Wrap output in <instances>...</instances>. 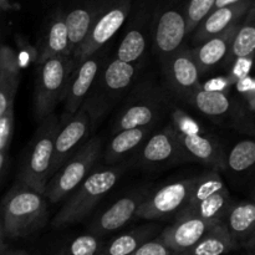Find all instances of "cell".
<instances>
[{"label":"cell","instance_id":"cell-42","mask_svg":"<svg viewBox=\"0 0 255 255\" xmlns=\"http://www.w3.org/2000/svg\"><path fill=\"white\" fill-rule=\"evenodd\" d=\"M243 1H249V0H216L213 5V9H219V7L229 6V5L239 4V2H243Z\"/></svg>","mask_w":255,"mask_h":255},{"label":"cell","instance_id":"cell-13","mask_svg":"<svg viewBox=\"0 0 255 255\" xmlns=\"http://www.w3.org/2000/svg\"><path fill=\"white\" fill-rule=\"evenodd\" d=\"M184 157L177 132L172 126L156 132L143 144L139 163L144 167H162Z\"/></svg>","mask_w":255,"mask_h":255},{"label":"cell","instance_id":"cell-14","mask_svg":"<svg viewBox=\"0 0 255 255\" xmlns=\"http://www.w3.org/2000/svg\"><path fill=\"white\" fill-rule=\"evenodd\" d=\"M144 198H146L144 192H133L115 202L91 224L90 229L92 234L100 238L101 236H106L121 229L136 217L137 211Z\"/></svg>","mask_w":255,"mask_h":255},{"label":"cell","instance_id":"cell-8","mask_svg":"<svg viewBox=\"0 0 255 255\" xmlns=\"http://www.w3.org/2000/svg\"><path fill=\"white\" fill-rule=\"evenodd\" d=\"M196 178L197 177H192L172 182L149 196H146L137 211L136 218L154 221L166 218L177 212L181 213L182 209L188 203Z\"/></svg>","mask_w":255,"mask_h":255},{"label":"cell","instance_id":"cell-7","mask_svg":"<svg viewBox=\"0 0 255 255\" xmlns=\"http://www.w3.org/2000/svg\"><path fill=\"white\" fill-rule=\"evenodd\" d=\"M132 9V0H106L101 4L91 30L81 46L72 55L74 66L97 54L126 22Z\"/></svg>","mask_w":255,"mask_h":255},{"label":"cell","instance_id":"cell-40","mask_svg":"<svg viewBox=\"0 0 255 255\" xmlns=\"http://www.w3.org/2000/svg\"><path fill=\"white\" fill-rule=\"evenodd\" d=\"M231 86H233V82L228 76H219L206 81L201 85L199 89L211 92H228Z\"/></svg>","mask_w":255,"mask_h":255},{"label":"cell","instance_id":"cell-44","mask_svg":"<svg viewBox=\"0 0 255 255\" xmlns=\"http://www.w3.org/2000/svg\"><path fill=\"white\" fill-rule=\"evenodd\" d=\"M5 163H6V153L5 152H0V174L4 171Z\"/></svg>","mask_w":255,"mask_h":255},{"label":"cell","instance_id":"cell-17","mask_svg":"<svg viewBox=\"0 0 255 255\" xmlns=\"http://www.w3.org/2000/svg\"><path fill=\"white\" fill-rule=\"evenodd\" d=\"M183 154L216 168L226 167V157L218 142L203 134H178Z\"/></svg>","mask_w":255,"mask_h":255},{"label":"cell","instance_id":"cell-29","mask_svg":"<svg viewBox=\"0 0 255 255\" xmlns=\"http://www.w3.org/2000/svg\"><path fill=\"white\" fill-rule=\"evenodd\" d=\"M188 101L202 114L211 117H221L232 111L228 92H211L199 89Z\"/></svg>","mask_w":255,"mask_h":255},{"label":"cell","instance_id":"cell-22","mask_svg":"<svg viewBox=\"0 0 255 255\" xmlns=\"http://www.w3.org/2000/svg\"><path fill=\"white\" fill-rule=\"evenodd\" d=\"M152 127L124 129L116 132L107 146L105 159L109 164H116L127 156L138 149V147L148 138Z\"/></svg>","mask_w":255,"mask_h":255},{"label":"cell","instance_id":"cell-39","mask_svg":"<svg viewBox=\"0 0 255 255\" xmlns=\"http://www.w3.org/2000/svg\"><path fill=\"white\" fill-rule=\"evenodd\" d=\"M236 87L238 90L239 94L243 95L247 100H248L249 104V110L252 112L254 111V96H255V84L254 79L248 75V76H244L242 79H239L238 81L236 82Z\"/></svg>","mask_w":255,"mask_h":255},{"label":"cell","instance_id":"cell-43","mask_svg":"<svg viewBox=\"0 0 255 255\" xmlns=\"http://www.w3.org/2000/svg\"><path fill=\"white\" fill-rule=\"evenodd\" d=\"M5 238H6V237H5L1 218H0V255L4 253V252H6V243H5Z\"/></svg>","mask_w":255,"mask_h":255},{"label":"cell","instance_id":"cell-35","mask_svg":"<svg viewBox=\"0 0 255 255\" xmlns=\"http://www.w3.org/2000/svg\"><path fill=\"white\" fill-rule=\"evenodd\" d=\"M173 117V129L178 134H201L202 128L198 122L194 121L191 116L184 114L181 110H176L172 112Z\"/></svg>","mask_w":255,"mask_h":255},{"label":"cell","instance_id":"cell-21","mask_svg":"<svg viewBox=\"0 0 255 255\" xmlns=\"http://www.w3.org/2000/svg\"><path fill=\"white\" fill-rule=\"evenodd\" d=\"M101 4L86 5V6H77L70 10L65 15V24L69 36V49L72 55L77 51L84 40L89 35L92 24L96 19Z\"/></svg>","mask_w":255,"mask_h":255},{"label":"cell","instance_id":"cell-19","mask_svg":"<svg viewBox=\"0 0 255 255\" xmlns=\"http://www.w3.org/2000/svg\"><path fill=\"white\" fill-rule=\"evenodd\" d=\"M161 106L153 99H141L129 104L115 124V132L124 129L153 127L158 121Z\"/></svg>","mask_w":255,"mask_h":255},{"label":"cell","instance_id":"cell-30","mask_svg":"<svg viewBox=\"0 0 255 255\" xmlns=\"http://www.w3.org/2000/svg\"><path fill=\"white\" fill-rule=\"evenodd\" d=\"M17 85H19V65L14 54L0 74V116L14 105Z\"/></svg>","mask_w":255,"mask_h":255},{"label":"cell","instance_id":"cell-12","mask_svg":"<svg viewBox=\"0 0 255 255\" xmlns=\"http://www.w3.org/2000/svg\"><path fill=\"white\" fill-rule=\"evenodd\" d=\"M166 74L171 90L179 97L189 100L201 87V71L192 50L181 49L166 60Z\"/></svg>","mask_w":255,"mask_h":255},{"label":"cell","instance_id":"cell-4","mask_svg":"<svg viewBox=\"0 0 255 255\" xmlns=\"http://www.w3.org/2000/svg\"><path fill=\"white\" fill-rule=\"evenodd\" d=\"M101 149L102 139L100 137L86 141V143L77 149L49 179L44 191L45 198L49 199L51 203H57L71 194L89 176L100 158Z\"/></svg>","mask_w":255,"mask_h":255},{"label":"cell","instance_id":"cell-9","mask_svg":"<svg viewBox=\"0 0 255 255\" xmlns=\"http://www.w3.org/2000/svg\"><path fill=\"white\" fill-rule=\"evenodd\" d=\"M91 120L86 106L82 105L76 114L65 119L61 126L59 125L54 141V157L50 169V178L77 149L86 143L91 128Z\"/></svg>","mask_w":255,"mask_h":255},{"label":"cell","instance_id":"cell-5","mask_svg":"<svg viewBox=\"0 0 255 255\" xmlns=\"http://www.w3.org/2000/svg\"><path fill=\"white\" fill-rule=\"evenodd\" d=\"M74 67V61L67 56L51 57L40 64L35 89V114L39 121L50 116L65 97Z\"/></svg>","mask_w":255,"mask_h":255},{"label":"cell","instance_id":"cell-38","mask_svg":"<svg viewBox=\"0 0 255 255\" xmlns=\"http://www.w3.org/2000/svg\"><path fill=\"white\" fill-rule=\"evenodd\" d=\"M252 66H253V57H243V59L234 60L233 67L228 75L233 85L242 77L251 75Z\"/></svg>","mask_w":255,"mask_h":255},{"label":"cell","instance_id":"cell-27","mask_svg":"<svg viewBox=\"0 0 255 255\" xmlns=\"http://www.w3.org/2000/svg\"><path fill=\"white\" fill-rule=\"evenodd\" d=\"M231 204L232 199L231 196H229L228 189L224 188L214 193L213 196L206 198L204 201L194 204V206L187 207L183 211H181V213L194 214V216L199 217L203 221L216 224L223 221Z\"/></svg>","mask_w":255,"mask_h":255},{"label":"cell","instance_id":"cell-24","mask_svg":"<svg viewBox=\"0 0 255 255\" xmlns=\"http://www.w3.org/2000/svg\"><path fill=\"white\" fill-rule=\"evenodd\" d=\"M56 56L71 57L69 49V36H67L65 15L62 11H56L50 21L47 32L42 42L41 52L39 56V62Z\"/></svg>","mask_w":255,"mask_h":255},{"label":"cell","instance_id":"cell-37","mask_svg":"<svg viewBox=\"0 0 255 255\" xmlns=\"http://www.w3.org/2000/svg\"><path fill=\"white\" fill-rule=\"evenodd\" d=\"M129 255H172V253L158 238H154L142 244Z\"/></svg>","mask_w":255,"mask_h":255},{"label":"cell","instance_id":"cell-26","mask_svg":"<svg viewBox=\"0 0 255 255\" xmlns=\"http://www.w3.org/2000/svg\"><path fill=\"white\" fill-rule=\"evenodd\" d=\"M158 231L156 226H143L131 232L121 234L112 239L106 247H102L99 255H129L137 248L151 241L152 237Z\"/></svg>","mask_w":255,"mask_h":255},{"label":"cell","instance_id":"cell-20","mask_svg":"<svg viewBox=\"0 0 255 255\" xmlns=\"http://www.w3.org/2000/svg\"><path fill=\"white\" fill-rule=\"evenodd\" d=\"M148 5L142 4L137 15V21L132 22L128 31L125 34L124 39L120 42L119 49H117L116 59L122 62H128V64H136L142 55L146 51V31L142 25L146 17H148L149 11Z\"/></svg>","mask_w":255,"mask_h":255},{"label":"cell","instance_id":"cell-11","mask_svg":"<svg viewBox=\"0 0 255 255\" xmlns=\"http://www.w3.org/2000/svg\"><path fill=\"white\" fill-rule=\"evenodd\" d=\"M213 223L203 221L191 213H179L178 219L159 234L158 239L169 249L172 255H179L191 249Z\"/></svg>","mask_w":255,"mask_h":255},{"label":"cell","instance_id":"cell-10","mask_svg":"<svg viewBox=\"0 0 255 255\" xmlns=\"http://www.w3.org/2000/svg\"><path fill=\"white\" fill-rule=\"evenodd\" d=\"M100 67H101V57L97 56L96 54L74 67L64 97L65 119H69L76 114L86 102L87 96L99 76Z\"/></svg>","mask_w":255,"mask_h":255},{"label":"cell","instance_id":"cell-34","mask_svg":"<svg viewBox=\"0 0 255 255\" xmlns=\"http://www.w3.org/2000/svg\"><path fill=\"white\" fill-rule=\"evenodd\" d=\"M102 249V242L94 234L76 237L67 247V255H99Z\"/></svg>","mask_w":255,"mask_h":255},{"label":"cell","instance_id":"cell-28","mask_svg":"<svg viewBox=\"0 0 255 255\" xmlns=\"http://www.w3.org/2000/svg\"><path fill=\"white\" fill-rule=\"evenodd\" d=\"M254 5L244 15L239 24L238 30L232 40L228 57L231 60L253 57L255 50V25H254Z\"/></svg>","mask_w":255,"mask_h":255},{"label":"cell","instance_id":"cell-36","mask_svg":"<svg viewBox=\"0 0 255 255\" xmlns=\"http://www.w3.org/2000/svg\"><path fill=\"white\" fill-rule=\"evenodd\" d=\"M14 131V105L0 116V152L6 153Z\"/></svg>","mask_w":255,"mask_h":255},{"label":"cell","instance_id":"cell-16","mask_svg":"<svg viewBox=\"0 0 255 255\" xmlns=\"http://www.w3.org/2000/svg\"><path fill=\"white\" fill-rule=\"evenodd\" d=\"M241 21L229 26L222 34L216 35V36L201 42L198 47L192 50V54H193L194 60L198 65L201 75L218 65L219 62L223 61L224 57L228 56L232 40H233L234 35L238 30Z\"/></svg>","mask_w":255,"mask_h":255},{"label":"cell","instance_id":"cell-3","mask_svg":"<svg viewBox=\"0 0 255 255\" xmlns=\"http://www.w3.org/2000/svg\"><path fill=\"white\" fill-rule=\"evenodd\" d=\"M57 127L59 122L54 114L42 120L19 172V181L41 194L50 179Z\"/></svg>","mask_w":255,"mask_h":255},{"label":"cell","instance_id":"cell-41","mask_svg":"<svg viewBox=\"0 0 255 255\" xmlns=\"http://www.w3.org/2000/svg\"><path fill=\"white\" fill-rule=\"evenodd\" d=\"M12 55H14V51H12L10 47L1 46V45H0V74H1L5 65L7 64V61H9L10 57H11Z\"/></svg>","mask_w":255,"mask_h":255},{"label":"cell","instance_id":"cell-32","mask_svg":"<svg viewBox=\"0 0 255 255\" xmlns=\"http://www.w3.org/2000/svg\"><path fill=\"white\" fill-rule=\"evenodd\" d=\"M224 188H226V184H224L222 177L216 171L197 177L193 189L191 192V196H189V201L184 208L194 206V204L204 201L206 198L213 196L214 193H217V192L222 191Z\"/></svg>","mask_w":255,"mask_h":255},{"label":"cell","instance_id":"cell-33","mask_svg":"<svg viewBox=\"0 0 255 255\" xmlns=\"http://www.w3.org/2000/svg\"><path fill=\"white\" fill-rule=\"evenodd\" d=\"M216 0H187L184 15L187 22V35L192 34L199 22L212 11Z\"/></svg>","mask_w":255,"mask_h":255},{"label":"cell","instance_id":"cell-31","mask_svg":"<svg viewBox=\"0 0 255 255\" xmlns=\"http://www.w3.org/2000/svg\"><path fill=\"white\" fill-rule=\"evenodd\" d=\"M255 163V143L253 139H244L234 144L226 158V166L234 173H244Z\"/></svg>","mask_w":255,"mask_h":255},{"label":"cell","instance_id":"cell-23","mask_svg":"<svg viewBox=\"0 0 255 255\" xmlns=\"http://www.w3.org/2000/svg\"><path fill=\"white\" fill-rule=\"evenodd\" d=\"M238 248L222 222L213 224L207 233L184 253L179 255H224Z\"/></svg>","mask_w":255,"mask_h":255},{"label":"cell","instance_id":"cell-18","mask_svg":"<svg viewBox=\"0 0 255 255\" xmlns=\"http://www.w3.org/2000/svg\"><path fill=\"white\" fill-rule=\"evenodd\" d=\"M222 223L237 246H244L252 241L255 224V206L252 202L231 204Z\"/></svg>","mask_w":255,"mask_h":255},{"label":"cell","instance_id":"cell-25","mask_svg":"<svg viewBox=\"0 0 255 255\" xmlns=\"http://www.w3.org/2000/svg\"><path fill=\"white\" fill-rule=\"evenodd\" d=\"M136 74L134 64L115 59L105 69L101 76V92L104 97H117L126 91Z\"/></svg>","mask_w":255,"mask_h":255},{"label":"cell","instance_id":"cell-15","mask_svg":"<svg viewBox=\"0 0 255 255\" xmlns=\"http://www.w3.org/2000/svg\"><path fill=\"white\" fill-rule=\"evenodd\" d=\"M254 5V0L239 2V4L229 5V6L213 9L194 29L193 40L198 44L222 34L229 26L241 21L247 14L251 6Z\"/></svg>","mask_w":255,"mask_h":255},{"label":"cell","instance_id":"cell-1","mask_svg":"<svg viewBox=\"0 0 255 255\" xmlns=\"http://www.w3.org/2000/svg\"><path fill=\"white\" fill-rule=\"evenodd\" d=\"M1 213L5 237L22 238L45 224L47 219L46 198L19 181L5 196Z\"/></svg>","mask_w":255,"mask_h":255},{"label":"cell","instance_id":"cell-6","mask_svg":"<svg viewBox=\"0 0 255 255\" xmlns=\"http://www.w3.org/2000/svg\"><path fill=\"white\" fill-rule=\"evenodd\" d=\"M187 0H159L154 11L153 47L163 61L181 50L187 36Z\"/></svg>","mask_w":255,"mask_h":255},{"label":"cell","instance_id":"cell-45","mask_svg":"<svg viewBox=\"0 0 255 255\" xmlns=\"http://www.w3.org/2000/svg\"><path fill=\"white\" fill-rule=\"evenodd\" d=\"M1 255H27L25 252H4Z\"/></svg>","mask_w":255,"mask_h":255},{"label":"cell","instance_id":"cell-2","mask_svg":"<svg viewBox=\"0 0 255 255\" xmlns=\"http://www.w3.org/2000/svg\"><path fill=\"white\" fill-rule=\"evenodd\" d=\"M121 172L119 167H106L90 173L77 188L69 194V199L55 216L52 227L60 228L84 219L116 186L121 177Z\"/></svg>","mask_w":255,"mask_h":255}]
</instances>
